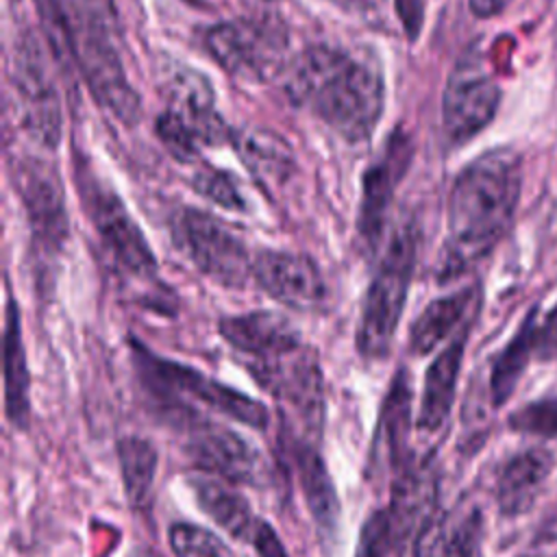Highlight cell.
<instances>
[{"mask_svg":"<svg viewBox=\"0 0 557 557\" xmlns=\"http://www.w3.org/2000/svg\"><path fill=\"white\" fill-rule=\"evenodd\" d=\"M2 374L4 418L15 431H26L30 424V372L22 331V309L13 296H7L4 305Z\"/></svg>","mask_w":557,"mask_h":557,"instance_id":"cell-21","label":"cell"},{"mask_svg":"<svg viewBox=\"0 0 557 557\" xmlns=\"http://www.w3.org/2000/svg\"><path fill=\"white\" fill-rule=\"evenodd\" d=\"M533 326H535V313H531L522 322V326L511 337V342L498 352L492 366V379H490V392H492L494 405H503L511 396L524 366L529 363L531 355H535Z\"/></svg>","mask_w":557,"mask_h":557,"instance_id":"cell-29","label":"cell"},{"mask_svg":"<svg viewBox=\"0 0 557 557\" xmlns=\"http://www.w3.org/2000/svg\"><path fill=\"white\" fill-rule=\"evenodd\" d=\"M411 161V144L403 131H396L381 157L363 172L361 202L357 213V233L368 257H374L387 224V211L394 189Z\"/></svg>","mask_w":557,"mask_h":557,"instance_id":"cell-16","label":"cell"},{"mask_svg":"<svg viewBox=\"0 0 557 557\" xmlns=\"http://www.w3.org/2000/svg\"><path fill=\"white\" fill-rule=\"evenodd\" d=\"M287 96L344 139L363 141L383 113L385 89L379 67L370 61L337 48L313 46L294 59Z\"/></svg>","mask_w":557,"mask_h":557,"instance_id":"cell-3","label":"cell"},{"mask_svg":"<svg viewBox=\"0 0 557 557\" xmlns=\"http://www.w3.org/2000/svg\"><path fill=\"white\" fill-rule=\"evenodd\" d=\"M533 350L535 357L557 359V305L548 311V315L542 322H535Z\"/></svg>","mask_w":557,"mask_h":557,"instance_id":"cell-33","label":"cell"},{"mask_svg":"<svg viewBox=\"0 0 557 557\" xmlns=\"http://www.w3.org/2000/svg\"><path fill=\"white\" fill-rule=\"evenodd\" d=\"M115 450L128 503L135 509L148 507L159 468V453L154 444L144 435H122L115 444Z\"/></svg>","mask_w":557,"mask_h":557,"instance_id":"cell-27","label":"cell"},{"mask_svg":"<svg viewBox=\"0 0 557 557\" xmlns=\"http://www.w3.org/2000/svg\"><path fill=\"white\" fill-rule=\"evenodd\" d=\"M337 7L346 9V11H355V13H366L372 11L381 4V0H333Z\"/></svg>","mask_w":557,"mask_h":557,"instance_id":"cell-37","label":"cell"},{"mask_svg":"<svg viewBox=\"0 0 557 557\" xmlns=\"http://www.w3.org/2000/svg\"><path fill=\"white\" fill-rule=\"evenodd\" d=\"M246 368L278 403V431L320 442L326 418V394L315 348L302 342L270 357L248 359Z\"/></svg>","mask_w":557,"mask_h":557,"instance_id":"cell-6","label":"cell"},{"mask_svg":"<svg viewBox=\"0 0 557 557\" xmlns=\"http://www.w3.org/2000/svg\"><path fill=\"white\" fill-rule=\"evenodd\" d=\"M476 298L479 289L472 285L431 300L409 326V352L416 357L433 352L442 342L461 329V322H468L466 315L472 307H476Z\"/></svg>","mask_w":557,"mask_h":557,"instance_id":"cell-25","label":"cell"},{"mask_svg":"<svg viewBox=\"0 0 557 557\" xmlns=\"http://www.w3.org/2000/svg\"><path fill=\"white\" fill-rule=\"evenodd\" d=\"M522 187V159L509 148H492L470 161L448 196V228L435 276L448 283L487 257L509 231Z\"/></svg>","mask_w":557,"mask_h":557,"instance_id":"cell-1","label":"cell"},{"mask_svg":"<svg viewBox=\"0 0 557 557\" xmlns=\"http://www.w3.org/2000/svg\"><path fill=\"white\" fill-rule=\"evenodd\" d=\"M483 516L476 507L433 511L413 537V557H476Z\"/></svg>","mask_w":557,"mask_h":557,"instance_id":"cell-22","label":"cell"},{"mask_svg":"<svg viewBox=\"0 0 557 557\" xmlns=\"http://www.w3.org/2000/svg\"><path fill=\"white\" fill-rule=\"evenodd\" d=\"M500 87L490 74L481 50L468 48L453 65L442 96V126L453 144L481 133L496 115Z\"/></svg>","mask_w":557,"mask_h":557,"instance_id":"cell-12","label":"cell"},{"mask_svg":"<svg viewBox=\"0 0 557 557\" xmlns=\"http://www.w3.org/2000/svg\"><path fill=\"white\" fill-rule=\"evenodd\" d=\"M553 459L542 448H529L513 455L498 472L496 503L505 516L524 513L537 498Z\"/></svg>","mask_w":557,"mask_h":557,"instance_id":"cell-26","label":"cell"},{"mask_svg":"<svg viewBox=\"0 0 557 557\" xmlns=\"http://www.w3.org/2000/svg\"><path fill=\"white\" fill-rule=\"evenodd\" d=\"M185 429L183 453L200 472L220 476L235 485L265 487L272 483V468L263 453L228 426L196 416L181 424Z\"/></svg>","mask_w":557,"mask_h":557,"instance_id":"cell-11","label":"cell"},{"mask_svg":"<svg viewBox=\"0 0 557 557\" xmlns=\"http://www.w3.org/2000/svg\"><path fill=\"white\" fill-rule=\"evenodd\" d=\"M468 333H470V324H463L455 333V337H450L448 344L437 352V357L431 361L424 374L422 396H420L418 416H416V426L424 435L440 433L450 416Z\"/></svg>","mask_w":557,"mask_h":557,"instance_id":"cell-20","label":"cell"},{"mask_svg":"<svg viewBox=\"0 0 557 557\" xmlns=\"http://www.w3.org/2000/svg\"><path fill=\"white\" fill-rule=\"evenodd\" d=\"M13 81L22 128L37 146L57 148L61 139V104L48 61L33 33H24L15 41Z\"/></svg>","mask_w":557,"mask_h":557,"instance_id":"cell-13","label":"cell"},{"mask_svg":"<svg viewBox=\"0 0 557 557\" xmlns=\"http://www.w3.org/2000/svg\"><path fill=\"white\" fill-rule=\"evenodd\" d=\"M418 257V228L413 220H400L385 239L383 255L370 278L357 320L355 346L368 361L389 355L398 322L409 296Z\"/></svg>","mask_w":557,"mask_h":557,"instance_id":"cell-5","label":"cell"},{"mask_svg":"<svg viewBox=\"0 0 557 557\" xmlns=\"http://www.w3.org/2000/svg\"><path fill=\"white\" fill-rule=\"evenodd\" d=\"M509 426L520 433L555 437L557 435V398L529 403L509 416Z\"/></svg>","mask_w":557,"mask_h":557,"instance_id":"cell-32","label":"cell"},{"mask_svg":"<svg viewBox=\"0 0 557 557\" xmlns=\"http://www.w3.org/2000/svg\"><path fill=\"white\" fill-rule=\"evenodd\" d=\"M191 187L213 205L228 209V211H244L246 198L239 191L237 181L231 176V172H224L220 168L205 165L196 170L191 178Z\"/></svg>","mask_w":557,"mask_h":557,"instance_id":"cell-31","label":"cell"},{"mask_svg":"<svg viewBox=\"0 0 557 557\" xmlns=\"http://www.w3.org/2000/svg\"><path fill=\"white\" fill-rule=\"evenodd\" d=\"M416 527L398 516L389 505L372 511L359 531L355 557H403L407 542L416 537Z\"/></svg>","mask_w":557,"mask_h":557,"instance_id":"cell-28","label":"cell"},{"mask_svg":"<svg viewBox=\"0 0 557 557\" xmlns=\"http://www.w3.org/2000/svg\"><path fill=\"white\" fill-rule=\"evenodd\" d=\"M128 346L144 387L161 403L176 426L198 416L200 411L196 405H200L250 429H268L270 411L263 403L202 374L187 363L154 355L135 337H131Z\"/></svg>","mask_w":557,"mask_h":557,"instance_id":"cell-4","label":"cell"},{"mask_svg":"<svg viewBox=\"0 0 557 557\" xmlns=\"http://www.w3.org/2000/svg\"><path fill=\"white\" fill-rule=\"evenodd\" d=\"M511 4V0H468V9L474 17L487 20L494 17L498 13H503L507 7Z\"/></svg>","mask_w":557,"mask_h":557,"instance_id":"cell-36","label":"cell"},{"mask_svg":"<svg viewBox=\"0 0 557 557\" xmlns=\"http://www.w3.org/2000/svg\"><path fill=\"white\" fill-rule=\"evenodd\" d=\"M411 403L409 372L407 368H398L383 398L368 455V476L372 481H392L416 457L409 448Z\"/></svg>","mask_w":557,"mask_h":557,"instance_id":"cell-17","label":"cell"},{"mask_svg":"<svg viewBox=\"0 0 557 557\" xmlns=\"http://www.w3.org/2000/svg\"><path fill=\"white\" fill-rule=\"evenodd\" d=\"M76 185L83 209L115 268L128 278L159 283V261L122 198L87 168L76 170Z\"/></svg>","mask_w":557,"mask_h":557,"instance_id":"cell-7","label":"cell"},{"mask_svg":"<svg viewBox=\"0 0 557 557\" xmlns=\"http://www.w3.org/2000/svg\"><path fill=\"white\" fill-rule=\"evenodd\" d=\"M222 339L242 357L261 359L302 344L298 329L278 311L255 309L226 315L218 322Z\"/></svg>","mask_w":557,"mask_h":557,"instance_id":"cell-19","label":"cell"},{"mask_svg":"<svg viewBox=\"0 0 557 557\" xmlns=\"http://www.w3.org/2000/svg\"><path fill=\"white\" fill-rule=\"evenodd\" d=\"M278 444L296 472L298 487L318 529V535L324 544H331L339 531L342 507L335 483L320 455V442L278 431Z\"/></svg>","mask_w":557,"mask_h":557,"instance_id":"cell-18","label":"cell"},{"mask_svg":"<svg viewBox=\"0 0 557 557\" xmlns=\"http://www.w3.org/2000/svg\"><path fill=\"white\" fill-rule=\"evenodd\" d=\"M205 44L213 61L228 74L259 83L283 72L289 35L278 17H237L211 26Z\"/></svg>","mask_w":557,"mask_h":557,"instance_id":"cell-9","label":"cell"},{"mask_svg":"<svg viewBox=\"0 0 557 557\" xmlns=\"http://www.w3.org/2000/svg\"><path fill=\"white\" fill-rule=\"evenodd\" d=\"M176 242L200 274L220 287L239 289L252 278V259L244 239L220 218L200 209L176 215Z\"/></svg>","mask_w":557,"mask_h":557,"instance_id":"cell-10","label":"cell"},{"mask_svg":"<svg viewBox=\"0 0 557 557\" xmlns=\"http://www.w3.org/2000/svg\"><path fill=\"white\" fill-rule=\"evenodd\" d=\"M15 187L26 213L35 250L54 257L70 235L65 191L57 168L44 159H26L15 172Z\"/></svg>","mask_w":557,"mask_h":557,"instance_id":"cell-14","label":"cell"},{"mask_svg":"<svg viewBox=\"0 0 557 557\" xmlns=\"http://www.w3.org/2000/svg\"><path fill=\"white\" fill-rule=\"evenodd\" d=\"M37 9L54 57L78 70L100 107L133 124L141 100L124 70L111 0H37Z\"/></svg>","mask_w":557,"mask_h":557,"instance_id":"cell-2","label":"cell"},{"mask_svg":"<svg viewBox=\"0 0 557 557\" xmlns=\"http://www.w3.org/2000/svg\"><path fill=\"white\" fill-rule=\"evenodd\" d=\"M252 281L272 300L300 313L322 311L329 285L318 263L302 252L259 250L252 259Z\"/></svg>","mask_w":557,"mask_h":557,"instance_id":"cell-15","label":"cell"},{"mask_svg":"<svg viewBox=\"0 0 557 557\" xmlns=\"http://www.w3.org/2000/svg\"><path fill=\"white\" fill-rule=\"evenodd\" d=\"M242 163L261 183L281 185L296 172V154L278 133L265 126L231 128L228 139Z\"/></svg>","mask_w":557,"mask_h":557,"instance_id":"cell-24","label":"cell"},{"mask_svg":"<svg viewBox=\"0 0 557 557\" xmlns=\"http://www.w3.org/2000/svg\"><path fill=\"white\" fill-rule=\"evenodd\" d=\"M196 505L231 537L239 542H250L259 524L248 498L239 494L231 483L220 476L200 472L187 481Z\"/></svg>","mask_w":557,"mask_h":557,"instance_id":"cell-23","label":"cell"},{"mask_svg":"<svg viewBox=\"0 0 557 557\" xmlns=\"http://www.w3.org/2000/svg\"><path fill=\"white\" fill-rule=\"evenodd\" d=\"M250 544L255 546L257 557H289L283 540L278 537V533L274 531V527L265 520H259Z\"/></svg>","mask_w":557,"mask_h":557,"instance_id":"cell-34","label":"cell"},{"mask_svg":"<svg viewBox=\"0 0 557 557\" xmlns=\"http://www.w3.org/2000/svg\"><path fill=\"white\" fill-rule=\"evenodd\" d=\"M396 13L409 41H416L424 22V0H396Z\"/></svg>","mask_w":557,"mask_h":557,"instance_id":"cell-35","label":"cell"},{"mask_svg":"<svg viewBox=\"0 0 557 557\" xmlns=\"http://www.w3.org/2000/svg\"><path fill=\"white\" fill-rule=\"evenodd\" d=\"M168 542L174 557H235L222 537L194 522H174Z\"/></svg>","mask_w":557,"mask_h":557,"instance_id":"cell-30","label":"cell"},{"mask_svg":"<svg viewBox=\"0 0 557 557\" xmlns=\"http://www.w3.org/2000/svg\"><path fill=\"white\" fill-rule=\"evenodd\" d=\"M157 135L181 161H191L202 148L231 139V128L213 107L211 83L202 74L181 70L172 76L168 107L157 117Z\"/></svg>","mask_w":557,"mask_h":557,"instance_id":"cell-8","label":"cell"}]
</instances>
